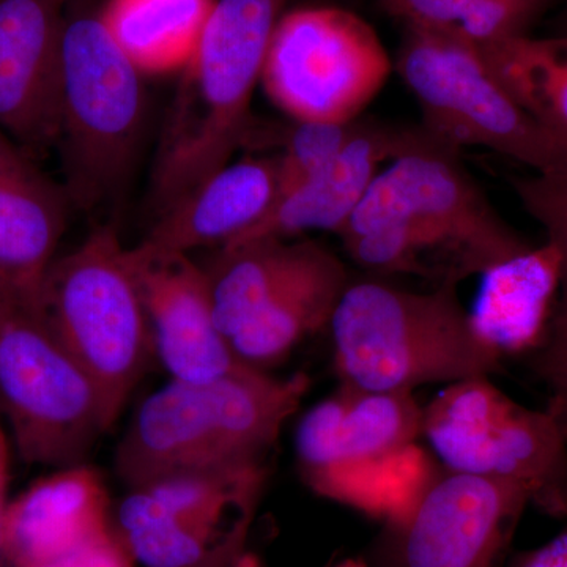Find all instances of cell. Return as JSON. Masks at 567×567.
I'll list each match as a JSON object with an SVG mask.
<instances>
[{"label": "cell", "instance_id": "obj_15", "mask_svg": "<svg viewBox=\"0 0 567 567\" xmlns=\"http://www.w3.org/2000/svg\"><path fill=\"white\" fill-rule=\"evenodd\" d=\"M69 0H0V130L28 147L59 137Z\"/></svg>", "mask_w": 567, "mask_h": 567}, {"label": "cell", "instance_id": "obj_11", "mask_svg": "<svg viewBox=\"0 0 567 567\" xmlns=\"http://www.w3.org/2000/svg\"><path fill=\"white\" fill-rule=\"evenodd\" d=\"M527 488L443 470L401 517L386 522L371 567H506Z\"/></svg>", "mask_w": 567, "mask_h": 567}, {"label": "cell", "instance_id": "obj_4", "mask_svg": "<svg viewBox=\"0 0 567 567\" xmlns=\"http://www.w3.org/2000/svg\"><path fill=\"white\" fill-rule=\"evenodd\" d=\"M144 118L141 71L100 14L66 3L61 39L59 137L70 204L111 203L128 177Z\"/></svg>", "mask_w": 567, "mask_h": 567}, {"label": "cell", "instance_id": "obj_3", "mask_svg": "<svg viewBox=\"0 0 567 567\" xmlns=\"http://www.w3.org/2000/svg\"><path fill=\"white\" fill-rule=\"evenodd\" d=\"M287 2L216 0L164 123L152 174V204L159 215L227 166L245 145L254 125V89Z\"/></svg>", "mask_w": 567, "mask_h": 567}, {"label": "cell", "instance_id": "obj_20", "mask_svg": "<svg viewBox=\"0 0 567 567\" xmlns=\"http://www.w3.org/2000/svg\"><path fill=\"white\" fill-rule=\"evenodd\" d=\"M350 276L338 256L312 244L303 264L230 338L245 364L267 371L308 336L328 327Z\"/></svg>", "mask_w": 567, "mask_h": 567}, {"label": "cell", "instance_id": "obj_12", "mask_svg": "<svg viewBox=\"0 0 567 567\" xmlns=\"http://www.w3.org/2000/svg\"><path fill=\"white\" fill-rule=\"evenodd\" d=\"M402 218H415L453 235L472 252L483 275L532 251L496 213L458 162L456 152H416L380 171L342 227V240Z\"/></svg>", "mask_w": 567, "mask_h": 567}, {"label": "cell", "instance_id": "obj_22", "mask_svg": "<svg viewBox=\"0 0 567 567\" xmlns=\"http://www.w3.org/2000/svg\"><path fill=\"white\" fill-rule=\"evenodd\" d=\"M216 0H110L100 14L141 74H169L192 61Z\"/></svg>", "mask_w": 567, "mask_h": 567}, {"label": "cell", "instance_id": "obj_17", "mask_svg": "<svg viewBox=\"0 0 567 567\" xmlns=\"http://www.w3.org/2000/svg\"><path fill=\"white\" fill-rule=\"evenodd\" d=\"M114 528L103 476L91 465L59 468L9 503L0 551L13 567H43Z\"/></svg>", "mask_w": 567, "mask_h": 567}, {"label": "cell", "instance_id": "obj_34", "mask_svg": "<svg viewBox=\"0 0 567 567\" xmlns=\"http://www.w3.org/2000/svg\"><path fill=\"white\" fill-rule=\"evenodd\" d=\"M241 567H259V565H257L256 559L249 557L248 559H246L245 565Z\"/></svg>", "mask_w": 567, "mask_h": 567}, {"label": "cell", "instance_id": "obj_27", "mask_svg": "<svg viewBox=\"0 0 567 567\" xmlns=\"http://www.w3.org/2000/svg\"><path fill=\"white\" fill-rule=\"evenodd\" d=\"M554 0H475L451 32L477 47L528 35Z\"/></svg>", "mask_w": 567, "mask_h": 567}, {"label": "cell", "instance_id": "obj_18", "mask_svg": "<svg viewBox=\"0 0 567 567\" xmlns=\"http://www.w3.org/2000/svg\"><path fill=\"white\" fill-rule=\"evenodd\" d=\"M278 200L276 158L229 163L185 199L158 216L140 248L152 252L189 254L230 244L262 221Z\"/></svg>", "mask_w": 567, "mask_h": 567}, {"label": "cell", "instance_id": "obj_10", "mask_svg": "<svg viewBox=\"0 0 567 567\" xmlns=\"http://www.w3.org/2000/svg\"><path fill=\"white\" fill-rule=\"evenodd\" d=\"M390 73V55L363 18L306 7L276 22L260 84L295 122L347 123L360 118Z\"/></svg>", "mask_w": 567, "mask_h": 567}, {"label": "cell", "instance_id": "obj_28", "mask_svg": "<svg viewBox=\"0 0 567 567\" xmlns=\"http://www.w3.org/2000/svg\"><path fill=\"white\" fill-rule=\"evenodd\" d=\"M475 0H380L393 17L416 28L451 31Z\"/></svg>", "mask_w": 567, "mask_h": 567}, {"label": "cell", "instance_id": "obj_14", "mask_svg": "<svg viewBox=\"0 0 567 567\" xmlns=\"http://www.w3.org/2000/svg\"><path fill=\"white\" fill-rule=\"evenodd\" d=\"M416 152L456 151L436 140L423 125L364 121L360 132L319 174L279 200L262 221L224 246L262 238L289 240L311 230L339 234L363 200L380 173L379 167Z\"/></svg>", "mask_w": 567, "mask_h": 567}, {"label": "cell", "instance_id": "obj_32", "mask_svg": "<svg viewBox=\"0 0 567 567\" xmlns=\"http://www.w3.org/2000/svg\"><path fill=\"white\" fill-rule=\"evenodd\" d=\"M10 483V442L6 429L0 423V527L7 507V488Z\"/></svg>", "mask_w": 567, "mask_h": 567}, {"label": "cell", "instance_id": "obj_1", "mask_svg": "<svg viewBox=\"0 0 567 567\" xmlns=\"http://www.w3.org/2000/svg\"><path fill=\"white\" fill-rule=\"evenodd\" d=\"M309 390L303 372L278 379L241 364L207 383H169L142 402L115 450V470L137 488L183 473L265 465Z\"/></svg>", "mask_w": 567, "mask_h": 567}, {"label": "cell", "instance_id": "obj_19", "mask_svg": "<svg viewBox=\"0 0 567 567\" xmlns=\"http://www.w3.org/2000/svg\"><path fill=\"white\" fill-rule=\"evenodd\" d=\"M69 204L0 130V270L24 300H35L54 260Z\"/></svg>", "mask_w": 567, "mask_h": 567}, {"label": "cell", "instance_id": "obj_26", "mask_svg": "<svg viewBox=\"0 0 567 567\" xmlns=\"http://www.w3.org/2000/svg\"><path fill=\"white\" fill-rule=\"evenodd\" d=\"M363 122L361 118L347 123L295 122L290 128H284L281 134H271L281 140V153L276 156V204L319 174L360 132Z\"/></svg>", "mask_w": 567, "mask_h": 567}, {"label": "cell", "instance_id": "obj_25", "mask_svg": "<svg viewBox=\"0 0 567 567\" xmlns=\"http://www.w3.org/2000/svg\"><path fill=\"white\" fill-rule=\"evenodd\" d=\"M511 186L525 212L546 230L547 244L558 252L559 297L547 342L561 341L567 338V173H533L511 178Z\"/></svg>", "mask_w": 567, "mask_h": 567}, {"label": "cell", "instance_id": "obj_24", "mask_svg": "<svg viewBox=\"0 0 567 567\" xmlns=\"http://www.w3.org/2000/svg\"><path fill=\"white\" fill-rule=\"evenodd\" d=\"M480 48L514 100L567 145V35L528 33Z\"/></svg>", "mask_w": 567, "mask_h": 567}, {"label": "cell", "instance_id": "obj_13", "mask_svg": "<svg viewBox=\"0 0 567 567\" xmlns=\"http://www.w3.org/2000/svg\"><path fill=\"white\" fill-rule=\"evenodd\" d=\"M153 352L171 380L207 383L245 364L213 316L207 271L189 254L126 248Z\"/></svg>", "mask_w": 567, "mask_h": 567}, {"label": "cell", "instance_id": "obj_21", "mask_svg": "<svg viewBox=\"0 0 567 567\" xmlns=\"http://www.w3.org/2000/svg\"><path fill=\"white\" fill-rule=\"evenodd\" d=\"M481 305L472 315L480 333L502 357L539 352L547 342L559 293L554 246L533 248L488 271Z\"/></svg>", "mask_w": 567, "mask_h": 567}, {"label": "cell", "instance_id": "obj_5", "mask_svg": "<svg viewBox=\"0 0 567 567\" xmlns=\"http://www.w3.org/2000/svg\"><path fill=\"white\" fill-rule=\"evenodd\" d=\"M33 303L51 333L92 377L115 424L155 354L115 227H99L74 251L52 260Z\"/></svg>", "mask_w": 567, "mask_h": 567}, {"label": "cell", "instance_id": "obj_33", "mask_svg": "<svg viewBox=\"0 0 567 567\" xmlns=\"http://www.w3.org/2000/svg\"><path fill=\"white\" fill-rule=\"evenodd\" d=\"M563 35H567V2L565 7V13H563V25H561V32Z\"/></svg>", "mask_w": 567, "mask_h": 567}, {"label": "cell", "instance_id": "obj_30", "mask_svg": "<svg viewBox=\"0 0 567 567\" xmlns=\"http://www.w3.org/2000/svg\"><path fill=\"white\" fill-rule=\"evenodd\" d=\"M43 567H137L117 529Z\"/></svg>", "mask_w": 567, "mask_h": 567}, {"label": "cell", "instance_id": "obj_8", "mask_svg": "<svg viewBox=\"0 0 567 567\" xmlns=\"http://www.w3.org/2000/svg\"><path fill=\"white\" fill-rule=\"evenodd\" d=\"M421 435L445 470L520 484L540 513L567 517V440L546 409L518 404L487 377L464 380L424 406Z\"/></svg>", "mask_w": 567, "mask_h": 567}, {"label": "cell", "instance_id": "obj_29", "mask_svg": "<svg viewBox=\"0 0 567 567\" xmlns=\"http://www.w3.org/2000/svg\"><path fill=\"white\" fill-rule=\"evenodd\" d=\"M535 369L546 383L548 415L567 440V338L547 342L536 352Z\"/></svg>", "mask_w": 567, "mask_h": 567}, {"label": "cell", "instance_id": "obj_2", "mask_svg": "<svg viewBox=\"0 0 567 567\" xmlns=\"http://www.w3.org/2000/svg\"><path fill=\"white\" fill-rule=\"evenodd\" d=\"M328 327L336 372L358 390L412 393L503 372L502 354L477 330L457 284L412 292L382 279H350Z\"/></svg>", "mask_w": 567, "mask_h": 567}, {"label": "cell", "instance_id": "obj_31", "mask_svg": "<svg viewBox=\"0 0 567 567\" xmlns=\"http://www.w3.org/2000/svg\"><path fill=\"white\" fill-rule=\"evenodd\" d=\"M506 567H567V528L540 546L513 555Z\"/></svg>", "mask_w": 567, "mask_h": 567}, {"label": "cell", "instance_id": "obj_9", "mask_svg": "<svg viewBox=\"0 0 567 567\" xmlns=\"http://www.w3.org/2000/svg\"><path fill=\"white\" fill-rule=\"evenodd\" d=\"M267 465L183 473L130 488L114 525L140 567H241Z\"/></svg>", "mask_w": 567, "mask_h": 567}, {"label": "cell", "instance_id": "obj_7", "mask_svg": "<svg viewBox=\"0 0 567 567\" xmlns=\"http://www.w3.org/2000/svg\"><path fill=\"white\" fill-rule=\"evenodd\" d=\"M0 409L22 461L58 470L85 464L114 425L92 377L29 300L0 317Z\"/></svg>", "mask_w": 567, "mask_h": 567}, {"label": "cell", "instance_id": "obj_6", "mask_svg": "<svg viewBox=\"0 0 567 567\" xmlns=\"http://www.w3.org/2000/svg\"><path fill=\"white\" fill-rule=\"evenodd\" d=\"M395 69L423 111L424 128L447 147L481 145L533 173H567V145L514 100L477 44L406 25Z\"/></svg>", "mask_w": 567, "mask_h": 567}, {"label": "cell", "instance_id": "obj_16", "mask_svg": "<svg viewBox=\"0 0 567 567\" xmlns=\"http://www.w3.org/2000/svg\"><path fill=\"white\" fill-rule=\"evenodd\" d=\"M423 409L412 393L342 385L309 409L295 435L298 468L309 487L341 470L398 456L421 435Z\"/></svg>", "mask_w": 567, "mask_h": 567}, {"label": "cell", "instance_id": "obj_23", "mask_svg": "<svg viewBox=\"0 0 567 567\" xmlns=\"http://www.w3.org/2000/svg\"><path fill=\"white\" fill-rule=\"evenodd\" d=\"M312 244L262 238L219 248L205 271L215 322L229 341L303 264Z\"/></svg>", "mask_w": 567, "mask_h": 567}]
</instances>
